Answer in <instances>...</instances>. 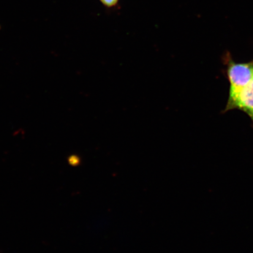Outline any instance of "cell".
<instances>
[{"label":"cell","instance_id":"1","mask_svg":"<svg viewBox=\"0 0 253 253\" xmlns=\"http://www.w3.org/2000/svg\"><path fill=\"white\" fill-rule=\"evenodd\" d=\"M223 62L226 66V74L230 84L229 93L240 89L253 77V61L237 63L234 61L230 52H227L223 57Z\"/></svg>","mask_w":253,"mask_h":253},{"label":"cell","instance_id":"2","mask_svg":"<svg viewBox=\"0 0 253 253\" xmlns=\"http://www.w3.org/2000/svg\"><path fill=\"white\" fill-rule=\"evenodd\" d=\"M238 109L243 111L251 119L253 125V77L240 89L229 93L228 100L223 113Z\"/></svg>","mask_w":253,"mask_h":253},{"label":"cell","instance_id":"3","mask_svg":"<svg viewBox=\"0 0 253 253\" xmlns=\"http://www.w3.org/2000/svg\"><path fill=\"white\" fill-rule=\"evenodd\" d=\"M104 5L107 7H113L118 3L119 0H100Z\"/></svg>","mask_w":253,"mask_h":253}]
</instances>
